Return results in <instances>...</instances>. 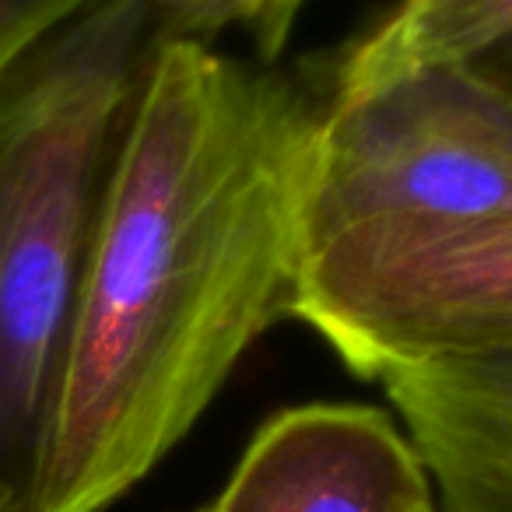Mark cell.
I'll return each instance as SVG.
<instances>
[{"label": "cell", "instance_id": "obj_1", "mask_svg": "<svg viewBox=\"0 0 512 512\" xmlns=\"http://www.w3.org/2000/svg\"><path fill=\"white\" fill-rule=\"evenodd\" d=\"M320 106L155 36L102 190L25 512H106L292 320Z\"/></svg>", "mask_w": 512, "mask_h": 512}, {"label": "cell", "instance_id": "obj_2", "mask_svg": "<svg viewBox=\"0 0 512 512\" xmlns=\"http://www.w3.org/2000/svg\"><path fill=\"white\" fill-rule=\"evenodd\" d=\"M295 320L362 379L512 355V88L463 64L344 60Z\"/></svg>", "mask_w": 512, "mask_h": 512}, {"label": "cell", "instance_id": "obj_3", "mask_svg": "<svg viewBox=\"0 0 512 512\" xmlns=\"http://www.w3.org/2000/svg\"><path fill=\"white\" fill-rule=\"evenodd\" d=\"M155 29L92 0L0 95V481L29 505L74 295Z\"/></svg>", "mask_w": 512, "mask_h": 512}, {"label": "cell", "instance_id": "obj_4", "mask_svg": "<svg viewBox=\"0 0 512 512\" xmlns=\"http://www.w3.org/2000/svg\"><path fill=\"white\" fill-rule=\"evenodd\" d=\"M435 498L404 425L365 404H302L256 428L207 512H411Z\"/></svg>", "mask_w": 512, "mask_h": 512}, {"label": "cell", "instance_id": "obj_5", "mask_svg": "<svg viewBox=\"0 0 512 512\" xmlns=\"http://www.w3.org/2000/svg\"><path fill=\"white\" fill-rule=\"evenodd\" d=\"M383 390L439 512H512V355L404 369Z\"/></svg>", "mask_w": 512, "mask_h": 512}, {"label": "cell", "instance_id": "obj_6", "mask_svg": "<svg viewBox=\"0 0 512 512\" xmlns=\"http://www.w3.org/2000/svg\"><path fill=\"white\" fill-rule=\"evenodd\" d=\"M351 53L372 64H463L512 88V0H400Z\"/></svg>", "mask_w": 512, "mask_h": 512}, {"label": "cell", "instance_id": "obj_7", "mask_svg": "<svg viewBox=\"0 0 512 512\" xmlns=\"http://www.w3.org/2000/svg\"><path fill=\"white\" fill-rule=\"evenodd\" d=\"M306 0H144L155 36L207 39L221 32H246L260 57L274 60L295 32Z\"/></svg>", "mask_w": 512, "mask_h": 512}, {"label": "cell", "instance_id": "obj_8", "mask_svg": "<svg viewBox=\"0 0 512 512\" xmlns=\"http://www.w3.org/2000/svg\"><path fill=\"white\" fill-rule=\"evenodd\" d=\"M92 0H0V95L29 57Z\"/></svg>", "mask_w": 512, "mask_h": 512}, {"label": "cell", "instance_id": "obj_9", "mask_svg": "<svg viewBox=\"0 0 512 512\" xmlns=\"http://www.w3.org/2000/svg\"><path fill=\"white\" fill-rule=\"evenodd\" d=\"M0 512H22V502L15 498V491L0 481Z\"/></svg>", "mask_w": 512, "mask_h": 512}, {"label": "cell", "instance_id": "obj_10", "mask_svg": "<svg viewBox=\"0 0 512 512\" xmlns=\"http://www.w3.org/2000/svg\"><path fill=\"white\" fill-rule=\"evenodd\" d=\"M411 512H439V505H435V498H428V502H421V505H414Z\"/></svg>", "mask_w": 512, "mask_h": 512}, {"label": "cell", "instance_id": "obj_11", "mask_svg": "<svg viewBox=\"0 0 512 512\" xmlns=\"http://www.w3.org/2000/svg\"><path fill=\"white\" fill-rule=\"evenodd\" d=\"M193 512H207V505H200V509H193Z\"/></svg>", "mask_w": 512, "mask_h": 512}]
</instances>
